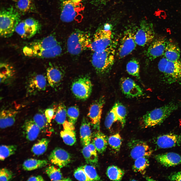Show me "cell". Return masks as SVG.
Returning <instances> with one entry per match:
<instances>
[{"label":"cell","mask_w":181,"mask_h":181,"mask_svg":"<svg viewBox=\"0 0 181 181\" xmlns=\"http://www.w3.org/2000/svg\"><path fill=\"white\" fill-rule=\"evenodd\" d=\"M149 165V162L146 157H142L135 160L132 169L135 172L143 174Z\"/></svg>","instance_id":"36"},{"label":"cell","mask_w":181,"mask_h":181,"mask_svg":"<svg viewBox=\"0 0 181 181\" xmlns=\"http://www.w3.org/2000/svg\"><path fill=\"white\" fill-rule=\"evenodd\" d=\"M74 175L77 179L80 181H90L86 174L82 166L78 167L74 171Z\"/></svg>","instance_id":"45"},{"label":"cell","mask_w":181,"mask_h":181,"mask_svg":"<svg viewBox=\"0 0 181 181\" xmlns=\"http://www.w3.org/2000/svg\"><path fill=\"white\" fill-rule=\"evenodd\" d=\"M54 110L52 108L47 109L45 111L44 114L48 123L51 122L54 116Z\"/></svg>","instance_id":"48"},{"label":"cell","mask_w":181,"mask_h":181,"mask_svg":"<svg viewBox=\"0 0 181 181\" xmlns=\"http://www.w3.org/2000/svg\"><path fill=\"white\" fill-rule=\"evenodd\" d=\"M71 157L70 154L65 150L60 148H56L51 152L48 159L52 164L62 168L68 164L70 162Z\"/></svg>","instance_id":"17"},{"label":"cell","mask_w":181,"mask_h":181,"mask_svg":"<svg viewBox=\"0 0 181 181\" xmlns=\"http://www.w3.org/2000/svg\"><path fill=\"white\" fill-rule=\"evenodd\" d=\"M67 112L64 105L62 103L59 104L55 116L56 122L59 124H63L66 121Z\"/></svg>","instance_id":"40"},{"label":"cell","mask_w":181,"mask_h":181,"mask_svg":"<svg viewBox=\"0 0 181 181\" xmlns=\"http://www.w3.org/2000/svg\"><path fill=\"white\" fill-rule=\"evenodd\" d=\"M108 138L100 130H97L93 134L92 143L99 153H103L105 151L108 144Z\"/></svg>","instance_id":"24"},{"label":"cell","mask_w":181,"mask_h":181,"mask_svg":"<svg viewBox=\"0 0 181 181\" xmlns=\"http://www.w3.org/2000/svg\"><path fill=\"white\" fill-rule=\"evenodd\" d=\"M80 2H75L72 0H64L61 4L60 18L63 22H70L80 14L83 9Z\"/></svg>","instance_id":"7"},{"label":"cell","mask_w":181,"mask_h":181,"mask_svg":"<svg viewBox=\"0 0 181 181\" xmlns=\"http://www.w3.org/2000/svg\"><path fill=\"white\" fill-rule=\"evenodd\" d=\"M92 84L88 77L82 76L74 81L71 85V90L74 96L82 100L87 99L92 92Z\"/></svg>","instance_id":"9"},{"label":"cell","mask_w":181,"mask_h":181,"mask_svg":"<svg viewBox=\"0 0 181 181\" xmlns=\"http://www.w3.org/2000/svg\"><path fill=\"white\" fill-rule=\"evenodd\" d=\"M92 41L88 33L79 30L72 32L67 41V49L70 54L76 55L90 47Z\"/></svg>","instance_id":"5"},{"label":"cell","mask_w":181,"mask_h":181,"mask_svg":"<svg viewBox=\"0 0 181 181\" xmlns=\"http://www.w3.org/2000/svg\"><path fill=\"white\" fill-rule=\"evenodd\" d=\"M120 83L122 92L127 97H138L143 95L142 88L133 80L129 78H122Z\"/></svg>","instance_id":"15"},{"label":"cell","mask_w":181,"mask_h":181,"mask_svg":"<svg viewBox=\"0 0 181 181\" xmlns=\"http://www.w3.org/2000/svg\"><path fill=\"white\" fill-rule=\"evenodd\" d=\"M23 127L26 138L30 141L35 140L38 136L41 130L33 120L31 119L25 121Z\"/></svg>","instance_id":"25"},{"label":"cell","mask_w":181,"mask_h":181,"mask_svg":"<svg viewBox=\"0 0 181 181\" xmlns=\"http://www.w3.org/2000/svg\"><path fill=\"white\" fill-rule=\"evenodd\" d=\"M23 52L26 56H33L32 50L29 46L24 47L23 49Z\"/></svg>","instance_id":"50"},{"label":"cell","mask_w":181,"mask_h":181,"mask_svg":"<svg viewBox=\"0 0 181 181\" xmlns=\"http://www.w3.org/2000/svg\"><path fill=\"white\" fill-rule=\"evenodd\" d=\"M33 120L41 129H44L48 123L44 114L41 113H36L34 116Z\"/></svg>","instance_id":"43"},{"label":"cell","mask_w":181,"mask_h":181,"mask_svg":"<svg viewBox=\"0 0 181 181\" xmlns=\"http://www.w3.org/2000/svg\"><path fill=\"white\" fill-rule=\"evenodd\" d=\"M79 115V110L76 106L69 107L67 111L68 121L74 125L76 123Z\"/></svg>","instance_id":"42"},{"label":"cell","mask_w":181,"mask_h":181,"mask_svg":"<svg viewBox=\"0 0 181 181\" xmlns=\"http://www.w3.org/2000/svg\"><path fill=\"white\" fill-rule=\"evenodd\" d=\"M117 121L114 111L112 108L108 113L105 120L104 124L106 128H111L114 123Z\"/></svg>","instance_id":"44"},{"label":"cell","mask_w":181,"mask_h":181,"mask_svg":"<svg viewBox=\"0 0 181 181\" xmlns=\"http://www.w3.org/2000/svg\"><path fill=\"white\" fill-rule=\"evenodd\" d=\"M72 0L75 2H78V3L80 2L81 1V0Z\"/></svg>","instance_id":"54"},{"label":"cell","mask_w":181,"mask_h":181,"mask_svg":"<svg viewBox=\"0 0 181 181\" xmlns=\"http://www.w3.org/2000/svg\"><path fill=\"white\" fill-rule=\"evenodd\" d=\"M112 108L114 111L117 121L124 127L126 123L127 115L125 107L122 103L118 102L115 103Z\"/></svg>","instance_id":"32"},{"label":"cell","mask_w":181,"mask_h":181,"mask_svg":"<svg viewBox=\"0 0 181 181\" xmlns=\"http://www.w3.org/2000/svg\"><path fill=\"white\" fill-rule=\"evenodd\" d=\"M181 143V136L173 133H169L159 136L156 144L161 148H167L178 146Z\"/></svg>","instance_id":"18"},{"label":"cell","mask_w":181,"mask_h":181,"mask_svg":"<svg viewBox=\"0 0 181 181\" xmlns=\"http://www.w3.org/2000/svg\"><path fill=\"white\" fill-rule=\"evenodd\" d=\"M48 164V161L45 160H37L28 159L23 163L22 166L25 170L31 171L42 168Z\"/></svg>","instance_id":"31"},{"label":"cell","mask_w":181,"mask_h":181,"mask_svg":"<svg viewBox=\"0 0 181 181\" xmlns=\"http://www.w3.org/2000/svg\"><path fill=\"white\" fill-rule=\"evenodd\" d=\"M41 28V24L37 20L29 18L20 21L17 26L15 31L22 38L28 39L39 32Z\"/></svg>","instance_id":"8"},{"label":"cell","mask_w":181,"mask_h":181,"mask_svg":"<svg viewBox=\"0 0 181 181\" xmlns=\"http://www.w3.org/2000/svg\"><path fill=\"white\" fill-rule=\"evenodd\" d=\"M15 9L20 14L34 12L35 8L32 0H15Z\"/></svg>","instance_id":"30"},{"label":"cell","mask_w":181,"mask_h":181,"mask_svg":"<svg viewBox=\"0 0 181 181\" xmlns=\"http://www.w3.org/2000/svg\"><path fill=\"white\" fill-rule=\"evenodd\" d=\"M91 123L86 118H83L80 129L81 143L83 146L91 143L93 134L91 129Z\"/></svg>","instance_id":"23"},{"label":"cell","mask_w":181,"mask_h":181,"mask_svg":"<svg viewBox=\"0 0 181 181\" xmlns=\"http://www.w3.org/2000/svg\"><path fill=\"white\" fill-rule=\"evenodd\" d=\"M45 171L50 179L53 181L70 180V179L64 178L59 168L53 165L49 166L46 168Z\"/></svg>","instance_id":"33"},{"label":"cell","mask_w":181,"mask_h":181,"mask_svg":"<svg viewBox=\"0 0 181 181\" xmlns=\"http://www.w3.org/2000/svg\"><path fill=\"white\" fill-rule=\"evenodd\" d=\"M0 83H7L13 78L15 75V71L13 67L6 62H1Z\"/></svg>","instance_id":"29"},{"label":"cell","mask_w":181,"mask_h":181,"mask_svg":"<svg viewBox=\"0 0 181 181\" xmlns=\"http://www.w3.org/2000/svg\"><path fill=\"white\" fill-rule=\"evenodd\" d=\"M155 32L153 24L143 20L134 34V39L137 44L145 47L150 44L154 39Z\"/></svg>","instance_id":"6"},{"label":"cell","mask_w":181,"mask_h":181,"mask_svg":"<svg viewBox=\"0 0 181 181\" xmlns=\"http://www.w3.org/2000/svg\"><path fill=\"white\" fill-rule=\"evenodd\" d=\"M63 76L62 72L57 66L50 64L47 69V80L51 86L53 87L59 85Z\"/></svg>","instance_id":"22"},{"label":"cell","mask_w":181,"mask_h":181,"mask_svg":"<svg viewBox=\"0 0 181 181\" xmlns=\"http://www.w3.org/2000/svg\"><path fill=\"white\" fill-rule=\"evenodd\" d=\"M63 125V129L60 132L61 137L66 144L72 146L76 141L74 125L67 121Z\"/></svg>","instance_id":"21"},{"label":"cell","mask_w":181,"mask_h":181,"mask_svg":"<svg viewBox=\"0 0 181 181\" xmlns=\"http://www.w3.org/2000/svg\"><path fill=\"white\" fill-rule=\"evenodd\" d=\"M97 151L92 143L83 146L82 153L88 164H97L98 161Z\"/></svg>","instance_id":"27"},{"label":"cell","mask_w":181,"mask_h":181,"mask_svg":"<svg viewBox=\"0 0 181 181\" xmlns=\"http://www.w3.org/2000/svg\"><path fill=\"white\" fill-rule=\"evenodd\" d=\"M167 41L164 37L154 39L150 44L146 53L147 57L153 60L164 54Z\"/></svg>","instance_id":"16"},{"label":"cell","mask_w":181,"mask_h":181,"mask_svg":"<svg viewBox=\"0 0 181 181\" xmlns=\"http://www.w3.org/2000/svg\"><path fill=\"white\" fill-rule=\"evenodd\" d=\"M126 70L129 74L140 78L139 64L136 59H133L128 62L126 66Z\"/></svg>","instance_id":"37"},{"label":"cell","mask_w":181,"mask_h":181,"mask_svg":"<svg viewBox=\"0 0 181 181\" xmlns=\"http://www.w3.org/2000/svg\"><path fill=\"white\" fill-rule=\"evenodd\" d=\"M13 174L10 170L5 168L1 169L0 170V181H9L13 177Z\"/></svg>","instance_id":"46"},{"label":"cell","mask_w":181,"mask_h":181,"mask_svg":"<svg viewBox=\"0 0 181 181\" xmlns=\"http://www.w3.org/2000/svg\"><path fill=\"white\" fill-rule=\"evenodd\" d=\"M47 79L43 75L33 74L29 76L26 82V95L27 96L36 94L45 90L47 84Z\"/></svg>","instance_id":"11"},{"label":"cell","mask_w":181,"mask_h":181,"mask_svg":"<svg viewBox=\"0 0 181 181\" xmlns=\"http://www.w3.org/2000/svg\"><path fill=\"white\" fill-rule=\"evenodd\" d=\"M15 145H1L0 147V159L4 161L6 158L14 154L17 150Z\"/></svg>","instance_id":"38"},{"label":"cell","mask_w":181,"mask_h":181,"mask_svg":"<svg viewBox=\"0 0 181 181\" xmlns=\"http://www.w3.org/2000/svg\"><path fill=\"white\" fill-rule=\"evenodd\" d=\"M156 160L161 164L166 167L175 166L181 164V156L173 152L156 155Z\"/></svg>","instance_id":"19"},{"label":"cell","mask_w":181,"mask_h":181,"mask_svg":"<svg viewBox=\"0 0 181 181\" xmlns=\"http://www.w3.org/2000/svg\"><path fill=\"white\" fill-rule=\"evenodd\" d=\"M17 110L11 108L4 109L1 111L0 116V127L4 129L13 125L15 123Z\"/></svg>","instance_id":"20"},{"label":"cell","mask_w":181,"mask_h":181,"mask_svg":"<svg viewBox=\"0 0 181 181\" xmlns=\"http://www.w3.org/2000/svg\"><path fill=\"white\" fill-rule=\"evenodd\" d=\"M108 144L110 147L117 152H118L122 143V139L118 133L110 136L108 138Z\"/></svg>","instance_id":"39"},{"label":"cell","mask_w":181,"mask_h":181,"mask_svg":"<svg viewBox=\"0 0 181 181\" xmlns=\"http://www.w3.org/2000/svg\"><path fill=\"white\" fill-rule=\"evenodd\" d=\"M105 101L103 97L100 98L90 105L88 114L91 125L97 130H99L103 108Z\"/></svg>","instance_id":"14"},{"label":"cell","mask_w":181,"mask_h":181,"mask_svg":"<svg viewBox=\"0 0 181 181\" xmlns=\"http://www.w3.org/2000/svg\"><path fill=\"white\" fill-rule=\"evenodd\" d=\"M50 140L43 138L39 140L36 143L32 146L31 150L32 153L37 156L43 154L46 151Z\"/></svg>","instance_id":"35"},{"label":"cell","mask_w":181,"mask_h":181,"mask_svg":"<svg viewBox=\"0 0 181 181\" xmlns=\"http://www.w3.org/2000/svg\"><path fill=\"white\" fill-rule=\"evenodd\" d=\"M115 53L114 49L111 46L103 51L94 52L92 63L99 74H104L110 70L114 63Z\"/></svg>","instance_id":"4"},{"label":"cell","mask_w":181,"mask_h":181,"mask_svg":"<svg viewBox=\"0 0 181 181\" xmlns=\"http://www.w3.org/2000/svg\"><path fill=\"white\" fill-rule=\"evenodd\" d=\"M128 146L130 155L134 160L142 157H147L152 152L151 148L145 142L139 140H133L129 141Z\"/></svg>","instance_id":"13"},{"label":"cell","mask_w":181,"mask_h":181,"mask_svg":"<svg viewBox=\"0 0 181 181\" xmlns=\"http://www.w3.org/2000/svg\"><path fill=\"white\" fill-rule=\"evenodd\" d=\"M168 177L169 179L171 180L181 181V171L174 173Z\"/></svg>","instance_id":"49"},{"label":"cell","mask_w":181,"mask_h":181,"mask_svg":"<svg viewBox=\"0 0 181 181\" xmlns=\"http://www.w3.org/2000/svg\"><path fill=\"white\" fill-rule=\"evenodd\" d=\"M111 32L110 30L101 29L95 33L90 48L94 52L104 51L110 46L111 41Z\"/></svg>","instance_id":"10"},{"label":"cell","mask_w":181,"mask_h":181,"mask_svg":"<svg viewBox=\"0 0 181 181\" xmlns=\"http://www.w3.org/2000/svg\"><path fill=\"white\" fill-rule=\"evenodd\" d=\"M33 56L45 58H51L60 55L62 49L56 38L51 35L31 43Z\"/></svg>","instance_id":"1"},{"label":"cell","mask_w":181,"mask_h":181,"mask_svg":"<svg viewBox=\"0 0 181 181\" xmlns=\"http://www.w3.org/2000/svg\"><path fill=\"white\" fill-rule=\"evenodd\" d=\"M124 171L117 166L112 165L107 168L106 174L109 178L111 180L120 181L124 174Z\"/></svg>","instance_id":"34"},{"label":"cell","mask_w":181,"mask_h":181,"mask_svg":"<svg viewBox=\"0 0 181 181\" xmlns=\"http://www.w3.org/2000/svg\"><path fill=\"white\" fill-rule=\"evenodd\" d=\"M84 170L90 181H98L100 177L98 174L95 167L91 165H85L82 166Z\"/></svg>","instance_id":"41"},{"label":"cell","mask_w":181,"mask_h":181,"mask_svg":"<svg viewBox=\"0 0 181 181\" xmlns=\"http://www.w3.org/2000/svg\"><path fill=\"white\" fill-rule=\"evenodd\" d=\"M20 14L11 6L2 8L0 12V34L7 38L12 35L20 21Z\"/></svg>","instance_id":"2"},{"label":"cell","mask_w":181,"mask_h":181,"mask_svg":"<svg viewBox=\"0 0 181 181\" xmlns=\"http://www.w3.org/2000/svg\"><path fill=\"white\" fill-rule=\"evenodd\" d=\"M93 4L99 5L104 4L109 1V0H90Z\"/></svg>","instance_id":"52"},{"label":"cell","mask_w":181,"mask_h":181,"mask_svg":"<svg viewBox=\"0 0 181 181\" xmlns=\"http://www.w3.org/2000/svg\"><path fill=\"white\" fill-rule=\"evenodd\" d=\"M179 107L178 104L172 102L149 112L143 117L145 127H151L161 124Z\"/></svg>","instance_id":"3"},{"label":"cell","mask_w":181,"mask_h":181,"mask_svg":"<svg viewBox=\"0 0 181 181\" xmlns=\"http://www.w3.org/2000/svg\"><path fill=\"white\" fill-rule=\"evenodd\" d=\"M163 73L169 78L175 79L181 78V60L169 61Z\"/></svg>","instance_id":"26"},{"label":"cell","mask_w":181,"mask_h":181,"mask_svg":"<svg viewBox=\"0 0 181 181\" xmlns=\"http://www.w3.org/2000/svg\"><path fill=\"white\" fill-rule=\"evenodd\" d=\"M27 180L42 181H44V180L41 176L40 175H38L37 176L30 177Z\"/></svg>","instance_id":"51"},{"label":"cell","mask_w":181,"mask_h":181,"mask_svg":"<svg viewBox=\"0 0 181 181\" xmlns=\"http://www.w3.org/2000/svg\"><path fill=\"white\" fill-rule=\"evenodd\" d=\"M168 61L164 57L160 59L158 64V69L160 72L164 73Z\"/></svg>","instance_id":"47"},{"label":"cell","mask_w":181,"mask_h":181,"mask_svg":"<svg viewBox=\"0 0 181 181\" xmlns=\"http://www.w3.org/2000/svg\"><path fill=\"white\" fill-rule=\"evenodd\" d=\"M110 26L107 23L104 26V29L105 30H110Z\"/></svg>","instance_id":"53"},{"label":"cell","mask_w":181,"mask_h":181,"mask_svg":"<svg viewBox=\"0 0 181 181\" xmlns=\"http://www.w3.org/2000/svg\"><path fill=\"white\" fill-rule=\"evenodd\" d=\"M134 35V34L131 30H127L125 32L117 52L119 58L125 57L134 50L137 44Z\"/></svg>","instance_id":"12"},{"label":"cell","mask_w":181,"mask_h":181,"mask_svg":"<svg viewBox=\"0 0 181 181\" xmlns=\"http://www.w3.org/2000/svg\"><path fill=\"white\" fill-rule=\"evenodd\" d=\"M180 50L176 45L170 41H167L164 54L169 61H173L179 59Z\"/></svg>","instance_id":"28"}]
</instances>
